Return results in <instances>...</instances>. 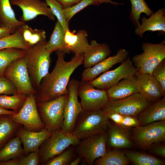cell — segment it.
<instances>
[{"label": "cell", "instance_id": "obj_42", "mask_svg": "<svg viewBox=\"0 0 165 165\" xmlns=\"http://www.w3.org/2000/svg\"><path fill=\"white\" fill-rule=\"evenodd\" d=\"M46 32L44 30L33 29L28 44L31 46H33L40 41L46 39Z\"/></svg>", "mask_w": 165, "mask_h": 165}, {"label": "cell", "instance_id": "obj_8", "mask_svg": "<svg viewBox=\"0 0 165 165\" xmlns=\"http://www.w3.org/2000/svg\"><path fill=\"white\" fill-rule=\"evenodd\" d=\"M107 132L81 140L75 146L76 154L84 159L88 165H93L96 159L104 156L107 153Z\"/></svg>", "mask_w": 165, "mask_h": 165}, {"label": "cell", "instance_id": "obj_6", "mask_svg": "<svg viewBox=\"0 0 165 165\" xmlns=\"http://www.w3.org/2000/svg\"><path fill=\"white\" fill-rule=\"evenodd\" d=\"M143 52L134 56L132 61L137 71L150 74L154 69L165 59V41L156 44L144 42Z\"/></svg>", "mask_w": 165, "mask_h": 165}, {"label": "cell", "instance_id": "obj_15", "mask_svg": "<svg viewBox=\"0 0 165 165\" xmlns=\"http://www.w3.org/2000/svg\"><path fill=\"white\" fill-rule=\"evenodd\" d=\"M11 4L21 9L22 15L20 20L25 22L34 19L39 15L46 16L54 21L55 16L46 2L41 0H10Z\"/></svg>", "mask_w": 165, "mask_h": 165}, {"label": "cell", "instance_id": "obj_1", "mask_svg": "<svg viewBox=\"0 0 165 165\" xmlns=\"http://www.w3.org/2000/svg\"><path fill=\"white\" fill-rule=\"evenodd\" d=\"M56 51V64L52 71L44 78L36 98L37 102L49 101L68 93L67 86L71 75L83 64V54L75 55L70 61H66L64 52Z\"/></svg>", "mask_w": 165, "mask_h": 165}, {"label": "cell", "instance_id": "obj_30", "mask_svg": "<svg viewBox=\"0 0 165 165\" xmlns=\"http://www.w3.org/2000/svg\"><path fill=\"white\" fill-rule=\"evenodd\" d=\"M101 109L109 119L123 127H135L139 125V121L136 117L121 114L105 107Z\"/></svg>", "mask_w": 165, "mask_h": 165}, {"label": "cell", "instance_id": "obj_18", "mask_svg": "<svg viewBox=\"0 0 165 165\" xmlns=\"http://www.w3.org/2000/svg\"><path fill=\"white\" fill-rule=\"evenodd\" d=\"M51 133V132L45 128L38 131L21 128L18 130L16 136L20 138L23 144L24 153L26 154L38 149Z\"/></svg>", "mask_w": 165, "mask_h": 165}, {"label": "cell", "instance_id": "obj_45", "mask_svg": "<svg viewBox=\"0 0 165 165\" xmlns=\"http://www.w3.org/2000/svg\"><path fill=\"white\" fill-rule=\"evenodd\" d=\"M16 29L0 27V39L6 37L13 33L15 31Z\"/></svg>", "mask_w": 165, "mask_h": 165}, {"label": "cell", "instance_id": "obj_2", "mask_svg": "<svg viewBox=\"0 0 165 165\" xmlns=\"http://www.w3.org/2000/svg\"><path fill=\"white\" fill-rule=\"evenodd\" d=\"M46 39L25 50L27 67L33 86L40 87L42 79L49 73L51 53L46 50Z\"/></svg>", "mask_w": 165, "mask_h": 165}, {"label": "cell", "instance_id": "obj_21", "mask_svg": "<svg viewBox=\"0 0 165 165\" xmlns=\"http://www.w3.org/2000/svg\"><path fill=\"white\" fill-rule=\"evenodd\" d=\"M71 31L69 29L65 32L64 41L67 53L72 52L76 54H83L89 45L86 30H79Z\"/></svg>", "mask_w": 165, "mask_h": 165}, {"label": "cell", "instance_id": "obj_31", "mask_svg": "<svg viewBox=\"0 0 165 165\" xmlns=\"http://www.w3.org/2000/svg\"><path fill=\"white\" fill-rule=\"evenodd\" d=\"M130 163L123 152L114 150L107 151L104 156L95 161L93 164L96 165H126Z\"/></svg>", "mask_w": 165, "mask_h": 165}, {"label": "cell", "instance_id": "obj_24", "mask_svg": "<svg viewBox=\"0 0 165 165\" xmlns=\"http://www.w3.org/2000/svg\"><path fill=\"white\" fill-rule=\"evenodd\" d=\"M125 128L116 123H111L109 121L108 127L107 142L110 147L116 148L133 147Z\"/></svg>", "mask_w": 165, "mask_h": 165}, {"label": "cell", "instance_id": "obj_23", "mask_svg": "<svg viewBox=\"0 0 165 165\" xmlns=\"http://www.w3.org/2000/svg\"><path fill=\"white\" fill-rule=\"evenodd\" d=\"M139 126L165 120V97L155 102L141 112L138 116Z\"/></svg>", "mask_w": 165, "mask_h": 165}, {"label": "cell", "instance_id": "obj_39", "mask_svg": "<svg viewBox=\"0 0 165 165\" xmlns=\"http://www.w3.org/2000/svg\"><path fill=\"white\" fill-rule=\"evenodd\" d=\"M17 93L16 88L10 80L5 76L0 77V95H13Z\"/></svg>", "mask_w": 165, "mask_h": 165}, {"label": "cell", "instance_id": "obj_32", "mask_svg": "<svg viewBox=\"0 0 165 165\" xmlns=\"http://www.w3.org/2000/svg\"><path fill=\"white\" fill-rule=\"evenodd\" d=\"M19 125L13 121L9 115L0 117V147L17 130Z\"/></svg>", "mask_w": 165, "mask_h": 165}, {"label": "cell", "instance_id": "obj_26", "mask_svg": "<svg viewBox=\"0 0 165 165\" xmlns=\"http://www.w3.org/2000/svg\"><path fill=\"white\" fill-rule=\"evenodd\" d=\"M22 141L17 136L8 142L0 150V162H4L23 156Z\"/></svg>", "mask_w": 165, "mask_h": 165}, {"label": "cell", "instance_id": "obj_19", "mask_svg": "<svg viewBox=\"0 0 165 165\" xmlns=\"http://www.w3.org/2000/svg\"><path fill=\"white\" fill-rule=\"evenodd\" d=\"M109 101L119 100L139 92L135 75L123 79L106 90Z\"/></svg>", "mask_w": 165, "mask_h": 165}, {"label": "cell", "instance_id": "obj_10", "mask_svg": "<svg viewBox=\"0 0 165 165\" xmlns=\"http://www.w3.org/2000/svg\"><path fill=\"white\" fill-rule=\"evenodd\" d=\"M137 70L128 57L115 69L105 72L89 82L97 89L106 91L122 79L135 75Z\"/></svg>", "mask_w": 165, "mask_h": 165}, {"label": "cell", "instance_id": "obj_27", "mask_svg": "<svg viewBox=\"0 0 165 165\" xmlns=\"http://www.w3.org/2000/svg\"><path fill=\"white\" fill-rule=\"evenodd\" d=\"M64 34L62 25L57 20L50 39L46 45L47 51L51 53L60 50L67 53L64 41Z\"/></svg>", "mask_w": 165, "mask_h": 165}, {"label": "cell", "instance_id": "obj_5", "mask_svg": "<svg viewBox=\"0 0 165 165\" xmlns=\"http://www.w3.org/2000/svg\"><path fill=\"white\" fill-rule=\"evenodd\" d=\"M80 140L72 133L64 132L61 129L52 132L50 136L41 145L39 149L41 162L45 164L70 146L76 145Z\"/></svg>", "mask_w": 165, "mask_h": 165}, {"label": "cell", "instance_id": "obj_13", "mask_svg": "<svg viewBox=\"0 0 165 165\" xmlns=\"http://www.w3.org/2000/svg\"><path fill=\"white\" fill-rule=\"evenodd\" d=\"M151 104L138 93L119 100L109 101L104 107L121 114L136 117Z\"/></svg>", "mask_w": 165, "mask_h": 165}, {"label": "cell", "instance_id": "obj_40", "mask_svg": "<svg viewBox=\"0 0 165 165\" xmlns=\"http://www.w3.org/2000/svg\"><path fill=\"white\" fill-rule=\"evenodd\" d=\"M152 75L165 90V60L162 61L154 69Z\"/></svg>", "mask_w": 165, "mask_h": 165}, {"label": "cell", "instance_id": "obj_7", "mask_svg": "<svg viewBox=\"0 0 165 165\" xmlns=\"http://www.w3.org/2000/svg\"><path fill=\"white\" fill-rule=\"evenodd\" d=\"M27 62L26 56L14 61L6 68L4 75L12 82L18 93L27 96L35 94L37 91L32 84Z\"/></svg>", "mask_w": 165, "mask_h": 165}, {"label": "cell", "instance_id": "obj_25", "mask_svg": "<svg viewBox=\"0 0 165 165\" xmlns=\"http://www.w3.org/2000/svg\"><path fill=\"white\" fill-rule=\"evenodd\" d=\"M25 24L16 19L9 0H0V27L16 29Z\"/></svg>", "mask_w": 165, "mask_h": 165}, {"label": "cell", "instance_id": "obj_29", "mask_svg": "<svg viewBox=\"0 0 165 165\" xmlns=\"http://www.w3.org/2000/svg\"><path fill=\"white\" fill-rule=\"evenodd\" d=\"M25 50L17 48L0 50V77L4 76V71L12 62L25 56Z\"/></svg>", "mask_w": 165, "mask_h": 165}, {"label": "cell", "instance_id": "obj_49", "mask_svg": "<svg viewBox=\"0 0 165 165\" xmlns=\"http://www.w3.org/2000/svg\"><path fill=\"white\" fill-rule=\"evenodd\" d=\"M16 112L14 111L9 110L0 108V116L11 115L14 114Z\"/></svg>", "mask_w": 165, "mask_h": 165}, {"label": "cell", "instance_id": "obj_41", "mask_svg": "<svg viewBox=\"0 0 165 165\" xmlns=\"http://www.w3.org/2000/svg\"><path fill=\"white\" fill-rule=\"evenodd\" d=\"M40 163L39 149L19 159V165H38Z\"/></svg>", "mask_w": 165, "mask_h": 165}, {"label": "cell", "instance_id": "obj_11", "mask_svg": "<svg viewBox=\"0 0 165 165\" xmlns=\"http://www.w3.org/2000/svg\"><path fill=\"white\" fill-rule=\"evenodd\" d=\"M79 82L72 79L69 81L67 86L69 95L64 108V121L61 129L65 132L72 133L77 117L82 111L78 97Z\"/></svg>", "mask_w": 165, "mask_h": 165}, {"label": "cell", "instance_id": "obj_14", "mask_svg": "<svg viewBox=\"0 0 165 165\" xmlns=\"http://www.w3.org/2000/svg\"><path fill=\"white\" fill-rule=\"evenodd\" d=\"M133 139L138 145L143 148L164 141L165 139V120L135 127Z\"/></svg>", "mask_w": 165, "mask_h": 165}, {"label": "cell", "instance_id": "obj_33", "mask_svg": "<svg viewBox=\"0 0 165 165\" xmlns=\"http://www.w3.org/2000/svg\"><path fill=\"white\" fill-rule=\"evenodd\" d=\"M131 9L129 18L136 28L140 25L139 20L140 15L143 13L148 16H150L153 13L144 0H130Z\"/></svg>", "mask_w": 165, "mask_h": 165}, {"label": "cell", "instance_id": "obj_20", "mask_svg": "<svg viewBox=\"0 0 165 165\" xmlns=\"http://www.w3.org/2000/svg\"><path fill=\"white\" fill-rule=\"evenodd\" d=\"M111 53L109 46L106 43H98L93 40L83 54V64L86 68H90L107 58Z\"/></svg>", "mask_w": 165, "mask_h": 165}, {"label": "cell", "instance_id": "obj_46", "mask_svg": "<svg viewBox=\"0 0 165 165\" xmlns=\"http://www.w3.org/2000/svg\"><path fill=\"white\" fill-rule=\"evenodd\" d=\"M63 7L64 9L73 6L82 0H56Z\"/></svg>", "mask_w": 165, "mask_h": 165}, {"label": "cell", "instance_id": "obj_4", "mask_svg": "<svg viewBox=\"0 0 165 165\" xmlns=\"http://www.w3.org/2000/svg\"><path fill=\"white\" fill-rule=\"evenodd\" d=\"M68 93L49 101L37 102L39 114L45 128L52 132L61 129L64 121V107Z\"/></svg>", "mask_w": 165, "mask_h": 165}, {"label": "cell", "instance_id": "obj_34", "mask_svg": "<svg viewBox=\"0 0 165 165\" xmlns=\"http://www.w3.org/2000/svg\"><path fill=\"white\" fill-rule=\"evenodd\" d=\"M27 96L18 93L11 96L0 95V108L11 109L17 112L24 103Z\"/></svg>", "mask_w": 165, "mask_h": 165}, {"label": "cell", "instance_id": "obj_38", "mask_svg": "<svg viewBox=\"0 0 165 165\" xmlns=\"http://www.w3.org/2000/svg\"><path fill=\"white\" fill-rule=\"evenodd\" d=\"M44 0L62 25L64 32L67 29H69L68 23L66 21L63 13L64 8L56 0Z\"/></svg>", "mask_w": 165, "mask_h": 165}, {"label": "cell", "instance_id": "obj_35", "mask_svg": "<svg viewBox=\"0 0 165 165\" xmlns=\"http://www.w3.org/2000/svg\"><path fill=\"white\" fill-rule=\"evenodd\" d=\"M126 156L135 165H163L162 160L149 155L135 151H127Z\"/></svg>", "mask_w": 165, "mask_h": 165}, {"label": "cell", "instance_id": "obj_16", "mask_svg": "<svg viewBox=\"0 0 165 165\" xmlns=\"http://www.w3.org/2000/svg\"><path fill=\"white\" fill-rule=\"evenodd\" d=\"M139 93L148 101L153 103L165 96V90L152 74L136 72Z\"/></svg>", "mask_w": 165, "mask_h": 165}, {"label": "cell", "instance_id": "obj_37", "mask_svg": "<svg viewBox=\"0 0 165 165\" xmlns=\"http://www.w3.org/2000/svg\"><path fill=\"white\" fill-rule=\"evenodd\" d=\"M97 0H82L72 6L64 8L63 12L66 21L69 22L77 13L91 5H97Z\"/></svg>", "mask_w": 165, "mask_h": 165}, {"label": "cell", "instance_id": "obj_12", "mask_svg": "<svg viewBox=\"0 0 165 165\" xmlns=\"http://www.w3.org/2000/svg\"><path fill=\"white\" fill-rule=\"evenodd\" d=\"M78 96L82 111H94L101 109L109 101L106 91L95 88L89 82H79Z\"/></svg>", "mask_w": 165, "mask_h": 165}, {"label": "cell", "instance_id": "obj_44", "mask_svg": "<svg viewBox=\"0 0 165 165\" xmlns=\"http://www.w3.org/2000/svg\"><path fill=\"white\" fill-rule=\"evenodd\" d=\"M32 30L33 29L26 24L22 26V36L23 39L28 44L31 39Z\"/></svg>", "mask_w": 165, "mask_h": 165}, {"label": "cell", "instance_id": "obj_9", "mask_svg": "<svg viewBox=\"0 0 165 165\" xmlns=\"http://www.w3.org/2000/svg\"><path fill=\"white\" fill-rule=\"evenodd\" d=\"M35 94L27 95L26 100L19 111L9 115L16 123L22 124L25 129L38 131L45 128L38 112Z\"/></svg>", "mask_w": 165, "mask_h": 165}, {"label": "cell", "instance_id": "obj_22", "mask_svg": "<svg viewBox=\"0 0 165 165\" xmlns=\"http://www.w3.org/2000/svg\"><path fill=\"white\" fill-rule=\"evenodd\" d=\"M140 19L141 24L135 30V34L139 37L142 38L143 34L147 31H160L163 34L165 33L164 8L159 9L148 18L143 16Z\"/></svg>", "mask_w": 165, "mask_h": 165}, {"label": "cell", "instance_id": "obj_48", "mask_svg": "<svg viewBox=\"0 0 165 165\" xmlns=\"http://www.w3.org/2000/svg\"><path fill=\"white\" fill-rule=\"evenodd\" d=\"M97 6L101 3H108L114 5L116 6L118 5H122L123 4V3H119L116 2H114L112 1L111 0H97Z\"/></svg>", "mask_w": 165, "mask_h": 165}, {"label": "cell", "instance_id": "obj_50", "mask_svg": "<svg viewBox=\"0 0 165 165\" xmlns=\"http://www.w3.org/2000/svg\"><path fill=\"white\" fill-rule=\"evenodd\" d=\"M82 158L80 156L75 158L70 164V165H77L81 161Z\"/></svg>", "mask_w": 165, "mask_h": 165}, {"label": "cell", "instance_id": "obj_17", "mask_svg": "<svg viewBox=\"0 0 165 165\" xmlns=\"http://www.w3.org/2000/svg\"><path fill=\"white\" fill-rule=\"evenodd\" d=\"M128 51L123 48L119 49L116 54L105 58L92 67L86 68L82 73L81 80L89 82L93 80L114 65L122 63L128 57Z\"/></svg>", "mask_w": 165, "mask_h": 165}, {"label": "cell", "instance_id": "obj_47", "mask_svg": "<svg viewBox=\"0 0 165 165\" xmlns=\"http://www.w3.org/2000/svg\"><path fill=\"white\" fill-rule=\"evenodd\" d=\"M20 158L13 159L5 161L0 162V165H19Z\"/></svg>", "mask_w": 165, "mask_h": 165}, {"label": "cell", "instance_id": "obj_36", "mask_svg": "<svg viewBox=\"0 0 165 165\" xmlns=\"http://www.w3.org/2000/svg\"><path fill=\"white\" fill-rule=\"evenodd\" d=\"M75 145H72L61 153L55 156L46 162V165H68L75 159L77 154Z\"/></svg>", "mask_w": 165, "mask_h": 165}, {"label": "cell", "instance_id": "obj_3", "mask_svg": "<svg viewBox=\"0 0 165 165\" xmlns=\"http://www.w3.org/2000/svg\"><path fill=\"white\" fill-rule=\"evenodd\" d=\"M109 119L101 109L82 111L77 119L72 134L80 140L107 131Z\"/></svg>", "mask_w": 165, "mask_h": 165}, {"label": "cell", "instance_id": "obj_43", "mask_svg": "<svg viewBox=\"0 0 165 165\" xmlns=\"http://www.w3.org/2000/svg\"><path fill=\"white\" fill-rule=\"evenodd\" d=\"M149 146H150V150L152 153L165 158V146L164 145L152 144Z\"/></svg>", "mask_w": 165, "mask_h": 165}, {"label": "cell", "instance_id": "obj_28", "mask_svg": "<svg viewBox=\"0 0 165 165\" xmlns=\"http://www.w3.org/2000/svg\"><path fill=\"white\" fill-rule=\"evenodd\" d=\"M32 46L26 43L23 39L22 26L16 28L13 33L0 39V50L17 48L26 50Z\"/></svg>", "mask_w": 165, "mask_h": 165}]
</instances>
